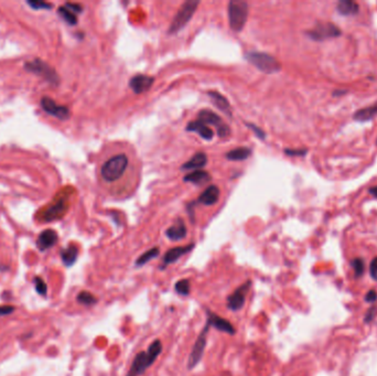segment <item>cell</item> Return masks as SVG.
Masks as SVG:
<instances>
[{"instance_id": "6da1fadb", "label": "cell", "mask_w": 377, "mask_h": 376, "mask_svg": "<svg viewBox=\"0 0 377 376\" xmlns=\"http://www.w3.org/2000/svg\"><path fill=\"white\" fill-rule=\"evenodd\" d=\"M162 352V344L160 340H156L152 342L147 351H141L135 356L127 376H140L154 364L157 357Z\"/></svg>"}, {"instance_id": "7a4b0ae2", "label": "cell", "mask_w": 377, "mask_h": 376, "mask_svg": "<svg viewBox=\"0 0 377 376\" xmlns=\"http://www.w3.org/2000/svg\"><path fill=\"white\" fill-rule=\"evenodd\" d=\"M128 167V158L125 154L111 157L103 164L101 169L102 178L107 182H115L123 176Z\"/></svg>"}, {"instance_id": "3957f363", "label": "cell", "mask_w": 377, "mask_h": 376, "mask_svg": "<svg viewBox=\"0 0 377 376\" xmlns=\"http://www.w3.org/2000/svg\"><path fill=\"white\" fill-rule=\"evenodd\" d=\"M248 3L242 0H232L228 3V21L232 30L240 32L244 29L248 18Z\"/></svg>"}, {"instance_id": "277c9868", "label": "cell", "mask_w": 377, "mask_h": 376, "mask_svg": "<svg viewBox=\"0 0 377 376\" xmlns=\"http://www.w3.org/2000/svg\"><path fill=\"white\" fill-rule=\"evenodd\" d=\"M249 63L253 64L255 68L264 73L272 74L279 72L281 65L279 61H277L275 57L265 52H248L245 55Z\"/></svg>"}, {"instance_id": "5b68a950", "label": "cell", "mask_w": 377, "mask_h": 376, "mask_svg": "<svg viewBox=\"0 0 377 376\" xmlns=\"http://www.w3.org/2000/svg\"><path fill=\"white\" fill-rule=\"evenodd\" d=\"M199 3L200 2L196 1V0H188V1H186L183 3L182 7L179 9L176 17H174L171 25H170L169 33L171 34L177 33L185 28L188 22L191 20L192 16L194 15Z\"/></svg>"}, {"instance_id": "8992f818", "label": "cell", "mask_w": 377, "mask_h": 376, "mask_svg": "<svg viewBox=\"0 0 377 376\" xmlns=\"http://www.w3.org/2000/svg\"><path fill=\"white\" fill-rule=\"evenodd\" d=\"M211 328V324L206 321V323L204 325V328L202 329V331L197 337L196 341L194 343V346L192 348V351L190 353V356H188V370H193L195 366L200 363V361L202 360L204 354V349L206 346V338H208L209 334V330Z\"/></svg>"}, {"instance_id": "52a82bcc", "label": "cell", "mask_w": 377, "mask_h": 376, "mask_svg": "<svg viewBox=\"0 0 377 376\" xmlns=\"http://www.w3.org/2000/svg\"><path fill=\"white\" fill-rule=\"evenodd\" d=\"M25 69L28 71V72L42 76L43 79H46L49 83H51L53 85H57L60 82L59 76H57V74L55 73V71L53 70L48 63H46V62L40 59H35L33 61L28 62V63H26Z\"/></svg>"}, {"instance_id": "ba28073f", "label": "cell", "mask_w": 377, "mask_h": 376, "mask_svg": "<svg viewBox=\"0 0 377 376\" xmlns=\"http://www.w3.org/2000/svg\"><path fill=\"white\" fill-rule=\"evenodd\" d=\"M197 120L201 123H203L206 126L212 125V126L216 127L217 135L221 138H225L230 136L231 129L227 125L223 122V119L216 115L214 111L210 109H202L199 115H197Z\"/></svg>"}, {"instance_id": "9c48e42d", "label": "cell", "mask_w": 377, "mask_h": 376, "mask_svg": "<svg viewBox=\"0 0 377 376\" xmlns=\"http://www.w3.org/2000/svg\"><path fill=\"white\" fill-rule=\"evenodd\" d=\"M341 30L333 24L330 22H323V24H318L314 28L310 31H308V37L314 40V41H323V40L330 38H338L341 35Z\"/></svg>"}, {"instance_id": "30bf717a", "label": "cell", "mask_w": 377, "mask_h": 376, "mask_svg": "<svg viewBox=\"0 0 377 376\" xmlns=\"http://www.w3.org/2000/svg\"><path fill=\"white\" fill-rule=\"evenodd\" d=\"M251 286V281L247 280L243 285H241L239 288L235 289L233 294L227 297L226 306L232 311H239L244 307L246 301V295L249 292Z\"/></svg>"}, {"instance_id": "8fae6325", "label": "cell", "mask_w": 377, "mask_h": 376, "mask_svg": "<svg viewBox=\"0 0 377 376\" xmlns=\"http://www.w3.org/2000/svg\"><path fill=\"white\" fill-rule=\"evenodd\" d=\"M67 209H69V201H67L65 196H60L59 200L55 201L54 203L51 204L50 207L46 210V212L43 213L42 218L46 222L59 220V218L64 216Z\"/></svg>"}, {"instance_id": "7c38bea8", "label": "cell", "mask_w": 377, "mask_h": 376, "mask_svg": "<svg viewBox=\"0 0 377 376\" xmlns=\"http://www.w3.org/2000/svg\"><path fill=\"white\" fill-rule=\"evenodd\" d=\"M41 107L46 113L50 114L61 120H65L70 117V110L65 106L57 105L50 97H42Z\"/></svg>"}, {"instance_id": "4fadbf2b", "label": "cell", "mask_w": 377, "mask_h": 376, "mask_svg": "<svg viewBox=\"0 0 377 376\" xmlns=\"http://www.w3.org/2000/svg\"><path fill=\"white\" fill-rule=\"evenodd\" d=\"M211 324V326H214L215 329H217L221 332L227 333L230 335H233L236 333V329L234 328L230 321L224 319V318L217 316L216 313L212 311H208V320H206Z\"/></svg>"}, {"instance_id": "5bb4252c", "label": "cell", "mask_w": 377, "mask_h": 376, "mask_svg": "<svg viewBox=\"0 0 377 376\" xmlns=\"http://www.w3.org/2000/svg\"><path fill=\"white\" fill-rule=\"evenodd\" d=\"M155 79L152 76L145 75V74H137L132 78L129 82L130 88L136 94H141L147 92L154 84Z\"/></svg>"}, {"instance_id": "9a60e30c", "label": "cell", "mask_w": 377, "mask_h": 376, "mask_svg": "<svg viewBox=\"0 0 377 376\" xmlns=\"http://www.w3.org/2000/svg\"><path fill=\"white\" fill-rule=\"evenodd\" d=\"M194 248V244H190V245H186V246H177V247H173L171 249H169L167 253L164 254L163 256V267L170 265V264L176 263L179 258H181L182 256H185L186 254Z\"/></svg>"}, {"instance_id": "2e32d148", "label": "cell", "mask_w": 377, "mask_h": 376, "mask_svg": "<svg viewBox=\"0 0 377 376\" xmlns=\"http://www.w3.org/2000/svg\"><path fill=\"white\" fill-rule=\"evenodd\" d=\"M56 242H57L56 232L49 228V230L43 231L41 234L39 235L37 240V246L41 252H44V250H47L49 248H51L52 246H54L56 244Z\"/></svg>"}, {"instance_id": "e0dca14e", "label": "cell", "mask_w": 377, "mask_h": 376, "mask_svg": "<svg viewBox=\"0 0 377 376\" xmlns=\"http://www.w3.org/2000/svg\"><path fill=\"white\" fill-rule=\"evenodd\" d=\"M187 226L185 222L182 220H178L173 225L170 226L167 231H165V236L168 237L170 241H181L187 236Z\"/></svg>"}, {"instance_id": "ac0fdd59", "label": "cell", "mask_w": 377, "mask_h": 376, "mask_svg": "<svg viewBox=\"0 0 377 376\" xmlns=\"http://www.w3.org/2000/svg\"><path fill=\"white\" fill-rule=\"evenodd\" d=\"M187 131L197 133L205 140H212L214 137V132L212 129L209 126H206L203 123L199 122V120H194V122L188 123L187 126Z\"/></svg>"}, {"instance_id": "d6986e66", "label": "cell", "mask_w": 377, "mask_h": 376, "mask_svg": "<svg viewBox=\"0 0 377 376\" xmlns=\"http://www.w3.org/2000/svg\"><path fill=\"white\" fill-rule=\"evenodd\" d=\"M219 199V189L216 186H210L203 193L200 195L199 202L204 205H213Z\"/></svg>"}, {"instance_id": "ffe728a7", "label": "cell", "mask_w": 377, "mask_h": 376, "mask_svg": "<svg viewBox=\"0 0 377 376\" xmlns=\"http://www.w3.org/2000/svg\"><path fill=\"white\" fill-rule=\"evenodd\" d=\"M208 94L211 100H212V102L214 103V105L216 106L218 109H221L223 113H225L227 116H230L231 117L232 115L231 106H230V103H228V101L226 100V97L221 95V94L215 91H211Z\"/></svg>"}, {"instance_id": "44dd1931", "label": "cell", "mask_w": 377, "mask_h": 376, "mask_svg": "<svg viewBox=\"0 0 377 376\" xmlns=\"http://www.w3.org/2000/svg\"><path fill=\"white\" fill-rule=\"evenodd\" d=\"M78 256H79V248L78 246L74 244L69 245L66 248H64L61 252L62 262L67 267H71L72 265H74L76 259H78Z\"/></svg>"}, {"instance_id": "7402d4cb", "label": "cell", "mask_w": 377, "mask_h": 376, "mask_svg": "<svg viewBox=\"0 0 377 376\" xmlns=\"http://www.w3.org/2000/svg\"><path fill=\"white\" fill-rule=\"evenodd\" d=\"M208 163V157L204 154V152H197L192 158L182 165L183 170H200L201 168H203L204 165Z\"/></svg>"}, {"instance_id": "603a6c76", "label": "cell", "mask_w": 377, "mask_h": 376, "mask_svg": "<svg viewBox=\"0 0 377 376\" xmlns=\"http://www.w3.org/2000/svg\"><path fill=\"white\" fill-rule=\"evenodd\" d=\"M336 10L342 16H353L360 11V7L352 0H340Z\"/></svg>"}, {"instance_id": "cb8c5ba5", "label": "cell", "mask_w": 377, "mask_h": 376, "mask_svg": "<svg viewBox=\"0 0 377 376\" xmlns=\"http://www.w3.org/2000/svg\"><path fill=\"white\" fill-rule=\"evenodd\" d=\"M211 174L209 172L204 171V170H195L194 172L188 173L185 177V181L186 182H192L194 185L201 186V185H205L209 181H211Z\"/></svg>"}, {"instance_id": "d4e9b609", "label": "cell", "mask_w": 377, "mask_h": 376, "mask_svg": "<svg viewBox=\"0 0 377 376\" xmlns=\"http://www.w3.org/2000/svg\"><path fill=\"white\" fill-rule=\"evenodd\" d=\"M377 116V103L374 105L367 106L365 108H362L360 110H357L355 114H354V119L357 120V122H369V120H372L374 117Z\"/></svg>"}, {"instance_id": "484cf974", "label": "cell", "mask_w": 377, "mask_h": 376, "mask_svg": "<svg viewBox=\"0 0 377 376\" xmlns=\"http://www.w3.org/2000/svg\"><path fill=\"white\" fill-rule=\"evenodd\" d=\"M250 155L251 150L249 148L242 147V148H236L227 152L226 158L231 161H243L247 159Z\"/></svg>"}, {"instance_id": "4316f807", "label": "cell", "mask_w": 377, "mask_h": 376, "mask_svg": "<svg viewBox=\"0 0 377 376\" xmlns=\"http://www.w3.org/2000/svg\"><path fill=\"white\" fill-rule=\"evenodd\" d=\"M159 253H160V249L158 247H154V248L148 249L147 252L141 254L140 256L138 257V259L136 261V266L137 267H141L143 265H146V264L149 263L151 259H154V258H156L157 256H158Z\"/></svg>"}, {"instance_id": "83f0119b", "label": "cell", "mask_w": 377, "mask_h": 376, "mask_svg": "<svg viewBox=\"0 0 377 376\" xmlns=\"http://www.w3.org/2000/svg\"><path fill=\"white\" fill-rule=\"evenodd\" d=\"M174 290H176L177 294L181 295V296H188V294L191 292L190 279L185 278V279L178 280L176 285H174Z\"/></svg>"}, {"instance_id": "f1b7e54d", "label": "cell", "mask_w": 377, "mask_h": 376, "mask_svg": "<svg viewBox=\"0 0 377 376\" xmlns=\"http://www.w3.org/2000/svg\"><path fill=\"white\" fill-rule=\"evenodd\" d=\"M57 12H59V15L64 19L67 24L71 25V26H74L78 24V18H76V15L73 12L71 11L69 8H66L65 6H62L59 8V10H57Z\"/></svg>"}, {"instance_id": "f546056e", "label": "cell", "mask_w": 377, "mask_h": 376, "mask_svg": "<svg viewBox=\"0 0 377 376\" xmlns=\"http://www.w3.org/2000/svg\"><path fill=\"white\" fill-rule=\"evenodd\" d=\"M76 300L80 303L85 304V306H93V304L97 302V298L88 292H81L78 295V297H76Z\"/></svg>"}, {"instance_id": "4dcf8cb0", "label": "cell", "mask_w": 377, "mask_h": 376, "mask_svg": "<svg viewBox=\"0 0 377 376\" xmlns=\"http://www.w3.org/2000/svg\"><path fill=\"white\" fill-rule=\"evenodd\" d=\"M34 286H35V290H37V293L39 295H41V296H46L48 293V286L46 284V281L40 278V277H35Z\"/></svg>"}, {"instance_id": "1f68e13d", "label": "cell", "mask_w": 377, "mask_h": 376, "mask_svg": "<svg viewBox=\"0 0 377 376\" xmlns=\"http://www.w3.org/2000/svg\"><path fill=\"white\" fill-rule=\"evenodd\" d=\"M29 6L34 9V10H49V9L52 8L51 3L44 2V1H39V0H31V1H28Z\"/></svg>"}, {"instance_id": "d6a6232c", "label": "cell", "mask_w": 377, "mask_h": 376, "mask_svg": "<svg viewBox=\"0 0 377 376\" xmlns=\"http://www.w3.org/2000/svg\"><path fill=\"white\" fill-rule=\"evenodd\" d=\"M247 127L250 128L251 131H253V132L255 133V135L257 136L258 138H260V139H265V138H266V134H265L264 131H262V129H260L259 127L256 126V125L247 123Z\"/></svg>"}, {"instance_id": "836d02e7", "label": "cell", "mask_w": 377, "mask_h": 376, "mask_svg": "<svg viewBox=\"0 0 377 376\" xmlns=\"http://www.w3.org/2000/svg\"><path fill=\"white\" fill-rule=\"evenodd\" d=\"M15 311V307L9 306V304H3V306H0V317L2 316H8Z\"/></svg>"}, {"instance_id": "e575fe53", "label": "cell", "mask_w": 377, "mask_h": 376, "mask_svg": "<svg viewBox=\"0 0 377 376\" xmlns=\"http://www.w3.org/2000/svg\"><path fill=\"white\" fill-rule=\"evenodd\" d=\"M285 154L288 156H304L307 154V149H286Z\"/></svg>"}, {"instance_id": "d590c367", "label": "cell", "mask_w": 377, "mask_h": 376, "mask_svg": "<svg viewBox=\"0 0 377 376\" xmlns=\"http://www.w3.org/2000/svg\"><path fill=\"white\" fill-rule=\"evenodd\" d=\"M66 8H69L71 11H73L74 13H80L82 12V7L80 6V4H76V3H66L65 4Z\"/></svg>"}, {"instance_id": "8d00e7d4", "label": "cell", "mask_w": 377, "mask_h": 376, "mask_svg": "<svg viewBox=\"0 0 377 376\" xmlns=\"http://www.w3.org/2000/svg\"><path fill=\"white\" fill-rule=\"evenodd\" d=\"M370 193H371L372 195H373V196H375V198H377V186H376V187H373V188H371V189H370Z\"/></svg>"}, {"instance_id": "74e56055", "label": "cell", "mask_w": 377, "mask_h": 376, "mask_svg": "<svg viewBox=\"0 0 377 376\" xmlns=\"http://www.w3.org/2000/svg\"><path fill=\"white\" fill-rule=\"evenodd\" d=\"M376 144H377V140H376Z\"/></svg>"}]
</instances>
